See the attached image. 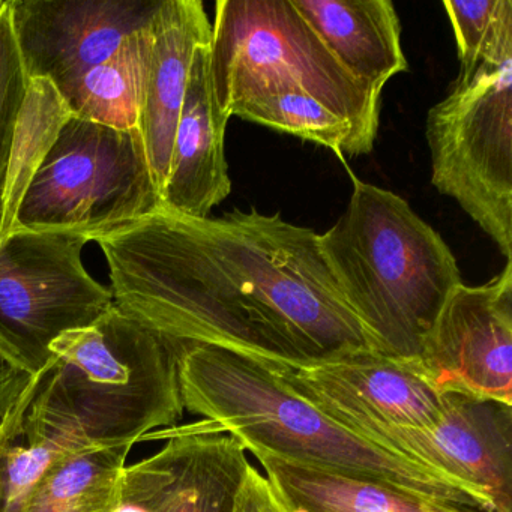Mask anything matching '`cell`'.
I'll list each match as a JSON object with an SVG mask.
<instances>
[{
    "mask_svg": "<svg viewBox=\"0 0 512 512\" xmlns=\"http://www.w3.org/2000/svg\"><path fill=\"white\" fill-rule=\"evenodd\" d=\"M86 236L14 230L0 241V356L37 376L61 335L86 328L115 305L82 262Z\"/></svg>",
    "mask_w": 512,
    "mask_h": 512,
    "instance_id": "8",
    "label": "cell"
},
{
    "mask_svg": "<svg viewBox=\"0 0 512 512\" xmlns=\"http://www.w3.org/2000/svg\"><path fill=\"white\" fill-rule=\"evenodd\" d=\"M359 436L473 488L494 512H512V406L487 398L443 394L439 421L430 428L346 425Z\"/></svg>",
    "mask_w": 512,
    "mask_h": 512,
    "instance_id": "10",
    "label": "cell"
},
{
    "mask_svg": "<svg viewBox=\"0 0 512 512\" xmlns=\"http://www.w3.org/2000/svg\"><path fill=\"white\" fill-rule=\"evenodd\" d=\"M161 208L139 128L71 116L35 173L14 230L74 233L92 242Z\"/></svg>",
    "mask_w": 512,
    "mask_h": 512,
    "instance_id": "5",
    "label": "cell"
},
{
    "mask_svg": "<svg viewBox=\"0 0 512 512\" xmlns=\"http://www.w3.org/2000/svg\"><path fill=\"white\" fill-rule=\"evenodd\" d=\"M211 73L214 86L247 79L296 83L350 125L359 157L373 151L382 95L344 70L292 0L217 2Z\"/></svg>",
    "mask_w": 512,
    "mask_h": 512,
    "instance_id": "7",
    "label": "cell"
},
{
    "mask_svg": "<svg viewBox=\"0 0 512 512\" xmlns=\"http://www.w3.org/2000/svg\"><path fill=\"white\" fill-rule=\"evenodd\" d=\"M2 2H4V0H0V5H2Z\"/></svg>",
    "mask_w": 512,
    "mask_h": 512,
    "instance_id": "26",
    "label": "cell"
},
{
    "mask_svg": "<svg viewBox=\"0 0 512 512\" xmlns=\"http://www.w3.org/2000/svg\"><path fill=\"white\" fill-rule=\"evenodd\" d=\"M455 41L460 71L473 70L482 59L512 50V0L443 2Z\"/></svg>",
    "mask_w": 512,
    "mask_h": 512,
    "instance_id": "22",
    "label": "cell"
},
{
    "mask_svg": "<svg viewBox=\"0 0 512 512\" xmlns=\"http://www.w3.org/2000/svg\"><path fill=\"white\" fill-rule=\"evenodd\" d=\"M224 115L274 128L331 149L337 157H359L352 128L301 86L286 80H235L214 86Z\"/></svg>",
    "mask_w": 512,
    "mask_h": 512,
    "instance_id": "18",
    "label": "cell"
},
{
    "mask_svg": "<svg viewBox=\"0 0 512 512\" xmlns=\"http://www.w3.org/2000/svg\"><path fill=\"white\" fill-rule=\"evenodd\" d=\"M167 338L113 305L86 328L61 335L23 422L26 445L68 454L136 445L184 416L178 355Z\"/></svg>",
    "mask_w": 512,
    "mask_h": 512,
    "instance_id": "3",
    "label": "cell"
},
{
    "mask_svg": "<svg viewBox=\"0 0 512 512\" xmlns=\"http://www.w3.org/2000/svg\"><path fill=\"white\" fill-rule=\"evenodd\" d=\"M319 248L353 316L377 353L415 359L425 335L463 284L442 236L406 200L359 181Z\"/></svg>",
    "mask_w": 512,
    "mask_h": 512,
    "instance_id": "4",
    "label": "cell"
},
{
    "mask_svg": "<svg viewBox=\"0 0 512 512\" xmlns=\"http://www.w3.org/2000/svg\"><path fill=\"white\" fill-rule=\"evenodd\" d=\"M32 376L0 356V419L4 418L28 388Z\"/></svg>",
    "mask_w": 512,
    "mask_h": 512,
    "instance_id": "25",
    "label": "cell"
},
{
    "mask_svg": "<svg viewBox=\"0 0 512 512\" xmlns=\"http://www.w3.org/2000/svg\"><path fill=\"white\" fill-rule=\"evenodd\" d=\"M92 241L116 307L178 343L289 365L377 352L335 286L319 235L280 214L160 209Z\"/></svg>",
    "mask_w": 512,
    "mask_h": 512,
    "instance_id": "1",
    "label": "cell"
},
{
    "mask_svg": "<svg viewBox=\"0 0 512 512\" xmlns=\"http://www.w3.org/2000/svg\"><path fill=\"white\" fill-rule=\"evenodd\" d=\"M344 70L382 95L386 83L409 70L401 25L389 0H292Z\"/></svg>",
    "mask_w": 512,
    "mask_h": 512,
    "instance_id": "16",
    "label": "cell"
},
{
    "mask_svg": "<svg viewBox=\"0 0 512 512\" xmlns=\"http://www.w3.org/2000/svg\"><path fill=\"white\" fill-rule=\"evenodd\" d=\"M29 79L61 98L128 37L151 25L161 0H8Z\"/></svg>",
    "mask_w": 512,
    "mask_h": 512,
    "instance_id": "12",
    "label": "cell"
},
{
    "mask_svg": "<svg viewBox=\"0 0 512 512\" xmlns=\"http://www.w3.org/2000/svg\"><path fill=\"white\" fill-rule=\"evenodd\" d=\"M256 458L284 512H481L272 455Z\"/></svg>",
    "mask_w": 512,
    "mask_h": 512,
    "instance_id": "17",
    "label": "cell"
},
{
    "mask_svg": "<svg viewBox=\"0 0 512 512\" xmlns=\"http://www.w3.org/2000/svg\"><path fill=\"white\" fill-rule=\"evenodd\" d=\"M29 79L14 31L10 2L0 5V196L17 122L28 95Z\"/></svg>",
    "mask_w": 512,
    "mask_h": 512,
    "instance_id": "23",
    "label": "cell"
},
{
    "mask_svg": "<svg viewBox=\"0 0 512 512\" xmlns=\"http://www.w3.org/2000/svg\"><path fill=\"white\" fill-rule=\"evenodd\" d=\"M266 362L287 388L343 425L421 430L433 427L442 413L443 394L416 371L412 359L358 352L295 365Z\"/></svg>",
    "mask_w": 512,
    "mask_h": 512,
    "instance_id": "11",
    "label": "cell"
},
{
    "mask_svg": "<svg viewBox=\"0 0 512 512\" xmlns=\"http://www.w3.org/2000/svg\"><path fill=\"white\" fill-rule=\"evenodd\" d=\"M412 362L440 394L512 406V260L488 283L452 293Z\"/></svg>",
    "mask_w": 512,
    "mask_h": 512,
    "instance_id": "9",
    "label": "cell"
},
{
    "mask_svg": "<svg viewBox=\"0 0 512 512\" xmlns=\"http://www.w3.org/2000/svg\"><path fill=\"white\" fill-rule=\"evenodd\" d=\"M70 118V110L49 80H31L0 196V241L13 233L20 203Z\"/></svg>",
    "mask_w": 512,
    "mask_h": 512,
    "instance_id": "21",
    "label": "cell"
},
{
    "mask_svg": "<svg viewBox=\"0 0 512 512\" xmlns=\"http://www.w3.org/2000/svg\"><path fill=\"white\" fill-rule=\"evenodd\" d=\"M431 184L512 260V50L460 71L428 110Z\"/></svg>",
    "mask_w": 512,
    "mask_h": 512,
    "instance_id": "6",
    "label": "cell"
},
{
    "mask_svg": "<svg viewBox=\"0 0 512 512\" xmlns=\"http://www.w3.org/2000/svg\"><path fill=\"white\" fill-rule=\"evenodd\" d=\"M166 445L125 467L119 503L143 512H233L251 463L235 437L203 419L158 431Z\"/></svg>",
    "mask_w": 512,
    "mask_h": 512,
    "instance_id": "13",
    "label": "cell"
},
{
    "mask_svg": "<svg viewBox=\"0 0 512 512\" xmlns=\"http://www.w3.org/2000/svg\"><path fill=\"white\" fill-rule=\"evenodd\" d=\"M131 446L92 448L56 458L22 512H115Z\"/></svg>",
    "mask_w": 512,
    "mask_h": 512,
    "instance_id": "20",
    "label": "cell"
},
{
    "mask_svg": "<svg viewBox=\"0 0 512 512\" xmlns=\"http://www.w3.org/2000/svg\"><path fill=\"white\" fill-rule=\"evenodd\" d=\"M233 512H284L265 475L251 464Z\"/></svg>",
    "mask_w": 512,
    "mask_h": 512,
    "instance_id": "24",
    "label": "cell"
},
{
    "mask_svg": "<svg viewBox=\"0 0 512 512\" xmlns=\"http://www.w3.org/2000/svg\"><path fill=\"white\" fill-rule=\"evenodd\" d=\"M149 26L128 37L62 97L73 118L116 130L139 128L151 52Z\"/></svg>",
    "mask_w": 512,
    "mask_h": 512,
    "instance_id": "19",
    "label": "cell"
},
{
    "mask_svg": "<svg viewBox=\"0 0 512 512\" xmlns=\"http://www.w3.org/2000/svg\"><path fill=\"white\" fill-rule=\"evenodd\" d=\"M185 410L230 434L254 457L370 479L434 502L494 512L484 494L391 454L295 394L259 356L214 344H184L178 355Z\"/></svg>",
    "mask_w": 512,
    "mask_h": 512,
    "instance_id": "2",
    "label": "cell"
},
{
    "mask_svg": "<svg viewBox=\"0 0 512 512\" xmlns=\"http://www.w3.org/2000/svg\"><path fill=\"white\" fill-rule=\"evenodd\" d=\"M229 119L215 95L211 44H205L196 50L191 64L161 209L208 218L229 197L232 182L224 145Z\"/></svg>",
    "mask_w": 512,
    "mask_h": 512,
    "instance_id": "14",
    "label": "cell"
},
{
    "mask_svg": "<svg viewBox=\"0 0 512 512\" xmlns=\"http://www.w3.org/2000/svg\"><path fill=\"white\" fill-rule=\"evenodd\" d=\"M149 34L151 52L139 130L161 196L194 53L211 44L212 25L200 0H161Z\"/></svg>",
    "mask_w": 512,
    "mask_h": 512,
    "instance_id": "15",
    "label": "cell"
}]
</instances>
